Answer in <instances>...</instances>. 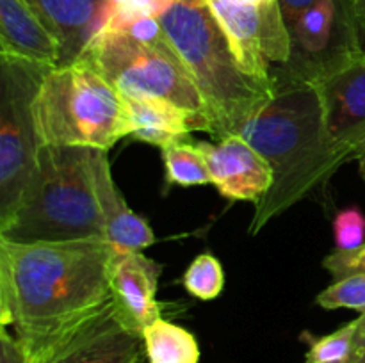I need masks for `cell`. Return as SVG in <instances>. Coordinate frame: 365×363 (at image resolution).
Returning <instances> with one entry per match:
<instances>
[{"instance_id":"26","label":"cell","mask_w":365,"mask_h":363,"mask_svg":"<svg viewBox=\"0 0 365 363\" xmlns=\"http://www.w3.org/2000/svg\"><path fill=\"white\" fill-rule=\"evenodd\" d=\"M342 2H344L351 20L355 21L356 31L360 34V41H362V36L365 34V0H342Z\"/></svg>"},{"instance_id":"7","label":"cell","mask_w":365,"mask_h":363,"mask_svg":"<svg viewBox=\"0 0 365 363\" xmlns=\"http://www.w3.org/2000/svg\"><path fill=\"white\" fill-rule=\"evenodd\" d=\"M50 68L0 53V223L14 212L38 167L32 103Z\"/></svg>"},{"instance_id":"15","label":"cell","mask_w":365,"mask_h":363,"mask_svg":"<svg viewBox=\"0 0 365 363\" xmlns=\"http://www.w3.org/2000/svg\"><path fill=\"white\" fill-rule=\"evenodd\" d=\"M103 2L106 0H27L59 39L63 66L73 63L98 31Z\"/></svg>"},{"instance_id":"23","label":"cell","mask_w":365,"mask_h":363,"mask_svg":"<svg viewBox=\"0 0 365 363\" xmlns=\"http://www.w3.org/2000/svg\"><path fill=\"white\" fill-rule=\"evenodd\" d=\"M323 267L334 276L335 281L365 274V242L355 249H335L323 260Z\"/></svg>"},{"instance_id":"10","label":"cell","mask_w":365,"mask_h":363,"mask_svg":"<svg viewBox=\"0 0 365 363\" xmlns=\"http://www.w3.org/2000/svg\"><path fill=\"white\" fill-rule=\"evenodd\" d=\"M207 160L210 180L223 198L259 203L273 184L269 162L241 135L217 142L196 141Z\"/></svg>"},{"instance_id":"3","label":"cell","mask_w":365,"mask_h":363,"mask_svg":"<svg viewBox=\"0 0 365 363\" xmlns=\"http://www.w3.org/2000/svg\"><path fill=\"white\" fill-rule=\"evenodd\" d=\"M212 123V135H239L269 103L274 82L246 73L203 0H178L159 18Z\"/></svg>"},{"instance_id":"19","label":"cell","mask_w":365,"mask_h":363,"mask_svg":"<svg viewBox=\"0 0 365 363\" xmlns=\"http://www.w3.org/2000/svg\"><path fill=\"white\" fill-rule=\"evenodd\" d=\"M356 331L359 317L324 337L312 338L305 333L303 338H307L310 344L305 354V363H349L355 349Z\"/></svg>"},{"instance_id":"4","label":"cell","mask_w":365,"mask_h":363,"mask_svg":"<svg viewBox=\"0 0 365 363\" xmlns=\"http://www.w3.org/2000/svg\"><path fill=\"white\" fill-rule=\"evenodd\" d=\"M0 238L20 244L106 238L93 182V148L39 146L38 167Z\"/></svg>"},{"instance_id":"8","label":"cell","mask_w":365,"mask_h":363,"mask_svg":"<svg viewBox=\"0 0 365 363\" xmlns=\"http://www.w3.org/2000/svg\"><path fill=\"white\" fill-rule=\"evenodd\" d=\"M312 82L323 107L328 139L355 159L365 139V52L362 48L334 53L309 68H289Z\"/></svg>"},{"instance_id":"9","label":"cell","mask_w":365,"mask_h":363,"mask_svg":"<svg viewBox=\"0 0 365 363\" xmlns=\"http://www.w3.org/2000/svg\"><path fill=\"white\" fill-rule=\"evenodd\" d=\"M143 351V333L127 322L113 299L38 363H139Z\"/></svg>"},{"instance_id":"12","label":"cell","mask_w":365,"mask_h":363,"mask_svg":"<svg viewBox=\"0 0 365 363\" xmlns=\"http://www.w3.org/2000/svg\"><path fill=\"white\" fill-rule=\"evenodd\" d=\"M93 182L106 241L116 251H143L155 242L152 228L125 201L110 171L107 149H93Z\"/></svg>"},{"instance_id":"6","label":"cell","mask_w":365,"mask_h":363,"mask_svg":"<svg viewBox=\"0 0 365 363\" xmlns=\"http://www.w3.org/2000/svg\"><path fill=\"white\" fill-rule=\"evenodd\" d=\"M75 60L93 68L123 96L166 98L209 117L198 89L171 48L150 46L121 32L96 31Z\"/></svg>"},{"instance_id":"22","label":"cell","mask_w":365,"mask_h":363,"mask_svg":"<svg viewBox=\"0 0 365 363\" xmlns=\"http://www.w3.org/2000/svg\"><path fill=\"white\" fill-rule=\"evenodd\" d=\"M337 249H355L365 242V216L359 206L341 210L334 219Z\"/></svg>"},{"instance_id":"5","label":"cell","mask_w":365,"mask_h":363,"mask_svg":"<svg viewBox=\"0 0 365 363\" xmlns=\"http://www.w3.org/2000/svg\"><path fill=\"white\" fill-rule=\"evenodd\" d=\"M39 144L107 149L130 135L125 96L88 64L52 66L32 103Z\"/></svg>"},{"instance_id":"27","label":"cell","mask_w":365,"mask_h":363,"mask_svg":"<svg viewBox=\"0 0 365 363\" xmlns=\"http://www.w3.org/2000/svg\"><path fill=\"white\" fill-rule=\"evenodd\" d=\"M349 363H365V317H359V331H356L355 349Z\"/></svg>"},{"instance_id":"13","label":"cell","mask_w":365,"mask_h":363,"mask_svg":"<svg viewBox=\"0 0 365 363\" xmlns=\"http://www.w3.org/2000/svg\"><path fill=\"white\" fill-rule=\"evenodd\" d=\"M130 114V137L160 149L173 142L191 139V132L212 135L209 117L191 112L177 103L157 96H125Z\"/></svg>"},{"instance_id":"17","label":"cell","mask_w":365,"mask_h":363,"mask_svg":"<svg viewBox=\"0 0 365 363\" xmlns=\"http://www.w3.org/2000/svg\"><path fill=\"white\" fill-rule=\"evenodd\" d=\"M163 162L166 182L170 185L195 187L212 184L205 157L198 148V142L191 139H184L163 148Z\"/></svg>"},{"instance_id":"14","label":"cell","mask_w":365,"mask_h":363,"mask_svg":"<svg viewBox=\"0 0 365 363\" xmlns=\"http://www.w3.org/2000/svg\"><path fill=\"white\" fill-rule=\"evenodd\" d=\"M0 53L63 66V48L27 0H0Z\"/></svg>"},{"instance_id":"24","label":"cell","mask_w":365,"mask_h":363,"mask_svg":"<svg viewBox=\"0 0 365 363\" xmlns=\"http://www.w3.org/2000/svg\"><path fill=\"white\" fill-rule=\"evenodd\" d=\"M0 363H31L24 344L16 335H11L6 326H2L0 333Z\"/></svg>"},{"instance_id":"1","label":"cell","mask_w":365,"mask_h":363,"mask_svg":"<svg viewBox=\"0 0 365 363\" xmlns=\"http://www.w3.org/2000/svg\"><path fill=\"white\" fill-rule=\"evenodd\" d=\"M106 238L20 244L0 238V324L38 363L113 301Z\"/></svg>"},{"instance_id":"29","label":"cell","mask_w":365,"mask_h":363,"mask_svg":"<svg viewBox=\"0 0 365 363\" xmlns=\"http://www.w3.org/2000/svg\"><path fill=\"white\" fill-rule=\"evenodd\" d=\"M360 43H362V50L365 52V34L362 36V41H360Z\"/></svg>"},{"instance_id":"16","label":"cell","mask_w":365,"mask_h":363,"mask_svg":"<svg viewBox=\"0 0 365 363\" xmlns=\"http://www.w3.org/2000/svg\"><path fill=\"white\" fill-rule=\"evenodd\" d=\"M150 363H198L200 345L195 335L166 319H157L143 330Z\"/></svg>"},{"instance_id":"2","label":"cell","mask_w":365,"mask_h":363,"mask_svg":"<svg viewBox=\"0 0 365 363\" xmlns=\"http://www.w3.org/2000/svg\"><path fill=\"white\" fill-rule=\"evenodd\" d=\"M274 95L239 132L273 169V184L255 205L250 233L323 189L351 157L328 139L323 107L312 82L282 66L273 73Z\"/></svg>"},{"instance_id":"25","label":"cell","mask_w":365,"mask_h":363,"mask_svg":"<svg viewBox=\"0 0 365 363\" xmlns=\"http://www.w3.org/2000/svg\"><path fill=\"white\" fill-rule=\"evenodd\" d=\"M314 2H316V0H280L282 13H284V20L285 23H287L289 32L294 27L296 21L299 20V16H302Z\"/></svg>"},{"instance_id":"18","label":"cell","mask_w":365,"mask_h":363,"mask_svg":"<svg viewBox=\"0 0 365 363\" xmlns=\"http://www.w3.org/2000/svg\"><path fill=\"white\" fill-rule=\"evenodd\" d=\"M178 0H106L98 31L116 32L139 18H160Z\"/></svg>"},{"instance_id":"20","label":"cell","mask_w":365,"mask_h":363,"mask_svg":"<svg viewBox=\"0 0 365 363\" xmlns=\"http://www.w3.org/2000/svg\"><path fill=\"white\" fill-rule=\"evenodd\" d=\"M182 285L192 298L212 301L225 288V270L220 260L210 253H202L189 263L182 276Z\"/></svg>"},{"instance_id":"21","label":"cell","mask_w":365,"mask_h":363,"mask_svg":"<svg viewBox=\"0 0 365 363\" xmlns=\"http://www.w3.org/2000/svg\"><path fill=\"white\" fill-rule=\"evenodd\" d=\"M316 302L324 310L348 308L365 317V274L334 281L317 295Z\"/></svg>"},{"instance_id":"11","label":"cell","mask_w":365,"mask_h":363,"mask_svg":"<svg viewBox=\"0 0 365 363\" xmlns=\"http://www.w3.org/2000/svg\"><path fill=\"white\" fill-rule=\"evenodd\" d=\"M160 265L143 251H116L110 269V290L121 315L143 333L148 324L163 317L164 305L157 301Z\"/></svg>"},{"instance_id":"28","label":"cell","mask_w":365,"mask_h":363,"mask_svg":"<svg viewBox=\"0 0 365 363\" xmlns=\"http://www.w3.org/2000/svg\"><path fill=\"white\" fill-rule=\"evenodd\" d=\"M355 159L359 160V171H360V177H362V178H364V182H365V139H364L362 144L359 146V149H356Z\"/></svg>"}]
</instances>
